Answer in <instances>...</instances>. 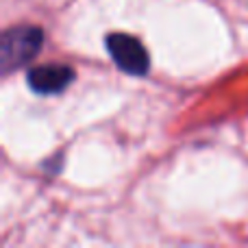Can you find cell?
I'll return each instance as SVG.
<instances>
[{
    "mask_svg": "<svg viewBox=\"0 0 248 248\" xmlns=\"http://www.w3.org/2000/svg\"><path fill=\"white\" fill-rule=\"evenodd\" d=\"M107 50L116 65L133 77H144L150 68L148 50L137 37L126 33H111L107 37Z\"/></svg>",
    "mask_w": 248,
    "mask_h": 248,
    "instance_id": "obj_2",
    "label": "cell"
},
{
    "mask_svg": "<svg viewBox=\"0 0 248 248\" xmlns=\"http://www.w3.org/2000/svg\"><path fill=\"white\" fill-rule=\"evenodd\" d=\"M44 33L42 29L31 24H20L13 29L4 31L2 35V48H0V63H2V72L9 74L11 70L22 68L29 63L42 48Z\"/></svg>",
    "mask_w": 248,
    "mask_h": 248,
    "instance_id": "obj_1",
    "label": "cell"
},
{
    "mask_svg": "<svg viewBox=\"0 0 248 248\" xmlns=\"http://www.w3.org/2000/svg\"><path fill=\"white\" fill-rule=\"evenodd\" d=\"M74 81L72 68L63 63H44L29 70L26 83L35 94H59Z\"/></svg>",
    "mask_w": 248,
    "mask_h": 248,
    "instance_id": "obj_3",
    "label": "cell"
}]
</instances>
